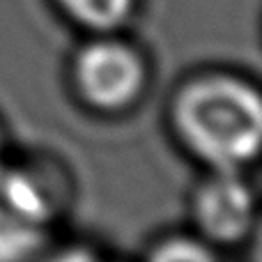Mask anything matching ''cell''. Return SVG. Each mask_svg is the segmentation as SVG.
Here are the masks:
<instances>
[{
    "mask_svg": "<svg viewBox=\"0 0 262 262\" xmlns=\"http://www.w3.org/2000/svg\"><path fill=\"white\" fill-rule=\"evenodd\" d=\"M72 21L88 30L108 32L129 21L136 0H58Z\"/></svg>",
    "mask_w": 262,
    "mask_h": 262,
    "instance_id": "cell-4",
    "label": "cell"
},
{
    "mask_svg": "<svg viewBox=\"0 0 262 262\" xmlns=\"http://www.w3.org/2000/svg\"><path fill=\"white\" fill-rule=\"evenodd\" d=\"M74 81L88 106L115 113L129 108L140 97L145 88V64L122 41L97 39L76 55Z\"/></svg>",
    "mask_w": 262,
    "mask_h": 262,
    "instance_id": "cell-2",
    "label": "cell"
},
{
    "mask_svg": "<svg viewBox=\"0 0 262 262\" xmlns=\"http://www.w3.org/2000/svg\"><path fill=\"white\" fill-rule=\"evenodd\" d=\"M147 262H219V260L205 244L177 237V239H168L163 244H159L149 253Z\"/></svg>",
    "mask_w": 262,
    "mask_h": 262,
    "instance_id": "cell-5",
    "label": "cell"
},
{
    "mask_svg": "<svg viewBox=\"0 0 262 262\" xmlns=\"http://www.w3.org/2000/svg\"><path fill=\"white\" fill-rule=\"evenodd\" d=\"M53 262H104V260L97 258V255L90 253V251L78 249V251H67V253L58 255Z\"/></svg>",
    "mask_w": 262,
    "mask_h": 262,
    "instance_id": "cell-6",
    "label": "cell"
},
{
    "mask_svg": "<svg viewBox=\"0 0 262 262\" xmlns=\"http://www.w3.org/2000/svg\"><path fill=\"white\" fill-rule=\"evenodd\" d=\"M193 212L205 237L216 244H237L253 226V193L237 170H216L198 189Z\"/></svg>",
    "mask_w": 262,
    "mask_h": 262,
    "instance_id": "cell-3",
    "label": "cell"
},
{
    "mask_svg": "<svg viewBox=\"0 0 262 262\" xmlns=\"http://www.w3.org/2000/svg\"><path fill=\"white\" fill-rule=\"evenodd\" d=\"M172 124L200 161L214 170H239L260 152V95L232 76L198 78L180 90Z\"/></svg>",
    "mask_w": 262,
    "mask_h": 262,
    "instance_id": "cell-1",
    "label": "cell"
}]
</instances>
